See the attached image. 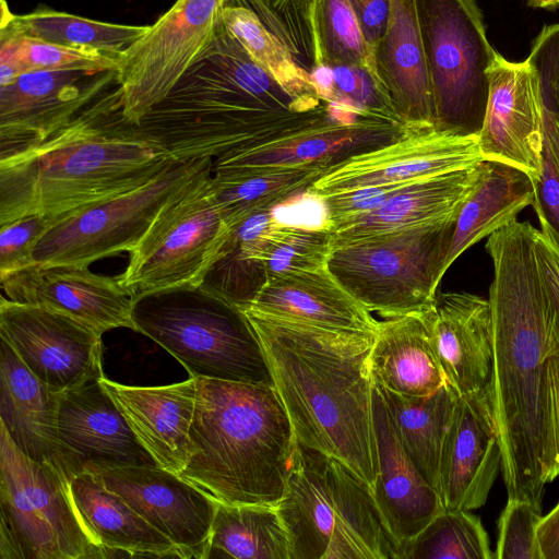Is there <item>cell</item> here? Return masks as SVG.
I'll list each match as a JSON object with an SVG mask.
<instances>
[{
  "instance_id": "obj_41",
  "label": "cell",
  "mask_w": 559,
  "mask_h": 559,
  "mask_svg": "<svg viewBox=\"0 0 559 559\" xmlns=\"http://www.w3.org/2000/svg\"><path fill=\"white\" fill-rule=\"evenodd\" d=\"M311 26L314 68L362 64L372 69L371 49L347 0H314Z\"/></svg>"
},
{
  "instance_id": "obj_38",
  "label": "cell",
  "mask_w": 559,
  "mask_h": 559,
  "mask_svg": "<svg viewBox=\"0 0 559 559\" xmlns=\"http://www.w3.org/2000/svg\"><path fill=\"white\" fill-rule=\"evenodd\" d=\"M122 58L0 31V86L29 72L118 69Z\"/></svg>"
},
{
  "instance_id": "obj_19",
  "label": "cell",
  "mask_w": 559,
  "mask_h": 559,
  "mask_svg": "<svg viewBox=\"0 0 559 559\" xmlns=\"http://www.w3.org/2000/svg\"><path fill=\"white\" fill-rule=\"evenodd\" d=\"M102 377L59 394L58 436L68 480L84 472L157 465L102 384Z\"/></svg>"
},
{
  "instance_id": "obj_8",
  "label": "cell",
  "mask_w": 559,
  "mask_h": 559,
  "mask_svg": "<svg viewBox=\"0 0 559 559\" xmlns=\"http://www.w3.org/2000/svg\"><path fill=\"white\" fill-rule=\"evenodd\" d=\"M457 213L334 245L326 267L370 312L385 319L426 312L445 273Z\"/></svg>"
},
{
  "instance_id": "obj_50",
  "label": "cell",
  "mask_w": 559,
  "mask_h": 559,
  "mask_svg": "<svg viewBox=\"0 0 559 559\" xmlns=\"http://www.w3.org/2000/svg\"><path fill=\"white\" fill-rule=\"evenodd\" d=\"M537 540L542 559H559V503L537 526Z\"/></svg>"
},
{
  "instance_id": "obj_45",
  "label": "cell",
  "mask_w": 559,
  "mask_h": 559,
  "mask_svg": "<svg viewBox=\"0 0 559 559\" xmlns=\"http://www.w3.org/2000/svg\"><path fill=\"white\" fill-rule=\"evenodd\" d=\"M50 225L43 215H28L0 226V281L34 265V248Z\"/></svg>"
},
{
  "instance_id": "obj_31",
  "label": "cell",
  "mask_w": 559,
  "mask_h": 559,
  "mask_svg": "<svg viewBox=\"0 0 559 559\" xmlns=\"http://www.w3.org/2000/svg\"><path fill=\"white\" fill-rule=\"evenodd\" d=\"M69 490L80 520L105 557L110 551L131 557H180L166 536L107 489L96 474H78L69 480Z\"/></svg>"
},
{
  "instance_id": "obj_49",
  "label": "cell",
  "mask_w": 559,
  "mask_h": 559,
  "mask_svg": "<svg viewBox=\"0 0 559 559\" xmlns=\"http://www.w3.org/2000/svg\"><path fill=\"white\" fill-rule=\"evenodd\" d=\"M358 21L362 36L370 47L383 36L388 27L391 0H347Z\"/></svg>"
},
{
  "instance_id": "obj_47",
  "label": "cell",
  "mask_w": 559,
  "mask_h": 559,
  "mask_svg": "<svg viewBox=\"0 0 559 559\" xmlns=\"http://www.w3.org/2000/svg\"><path fill=\"white\" fill-rule=\"evenodd\" d=\"M534 249L547 320V358L559 356V247L535 229Z\"/></svg>"
},
{
  "instance_id": "obj_14",
  "label": "cell",
  "mask_w": 559,
  "mask_h": 559,
  "mask_svg": "<svg viewBox=\"0 0 559 559\" xmlns=\"http://www.w3.org/2000/svg\"><path fill=\"white\" fill-rule=\"evenodd\" d=\"M484 160L475 135L413 129L396 140L326 168L308 188L320 199L371 186L408 185L475 166Z\"/></svg>"
},
{
  "instance_id": "obj_44",
  "label": "cell",
  "mask_w": 559,
  "mask_h": 559,
  "mask_svg": "<svg viewBox=\"0 0 559 559\" xmlns=\"http://www.w3.org/2000/svg\"><path fill=\"white\" fill-rule=\"evenodd\" d=\"M542 516V508L532 502L508 499L499 518L495 558L542 559L537 540V526Z\"/></svg>"
},
{
  "instance_id": "obj_52",
  "label": "cell",
  "mask_w": 559,
  "mask_h": 559,
  "mask_svg": "<svg viewBox=\"0 0 559 559\" xmlns=\"http://www.w3.org/2000/svg\"><path fill=\"white\" fill-rule=\"evenodd\" d=\"M546 134L552 154L559 165V119L548 114H546Z\"/></svg>"
},
{
  "instance_id": "obj_3",
  "label": "cell",
  "mask_w": 559,
  "mask_h": 559,
  "mask_svg": "<svg viewBox=\"0 0 559 559\" xmlns=\"http://www.w3.org/2000/svg\"><path fill=\"white\" fill-rule=\"evenodd\" d=\"M241 310L260 341L296 440L340 460L372 487L374 333Z\"/></svg>"
},
{
  "instance_id": "obj_11",
  "label": "cell",
  "mask_w": 559,
  "mask_h": 559,
  "mask_svg": "<svg viewBox=\"0 0 559 559\" xmlns=\"http://www.w3.org/2000/svg\"><path fill=\"white\" fill-rule=\"evenodd\" d=\"M212 166L160 211L128 252L127 267L117 278L133 298L166 288L199 286L221 255L234 227L215 200Z\"/></svg>"
},
{
  "instance_id": "obj_25",
  "label": "cell",
  "mask_w": 559,
  "mask_h": 559,
  "mask_svg": "<svg viewBox=\"0 0 559 559\" xmlns=\"http://www.w3.org/2000/svg\"><path fill=\"white\" fill-rule=\"evenodd\" d=\"M372 71L396 118L433 128L435 110L415 0H391L383 36L371 48Z\"/></svg>"
},
{
  "instance_id": "obj_12",
  "label": "cell",
  "mask_w": 559,
  "mask_h": 559,
  "mask_svg": "<svg viewBox=\"0 0 559 559\" xmlns=\"http://www.w3.org/2000/svg\"><path fill=\"white\" fill-rule=\"evenodd\" d=\"M213 160H175L147 183L61 217L36 243L34 265L88 266L97 260L130 252L160 211Z\"/></svg>"
},
{
  "instance_id": "obj_32",
  "label": "cell",
  "mask_w": 559,
  "mask_h": 559,
  "mask_svg": "<svg viewBox=\"0 0 559 559\" xmlns=\"http://www.w3.org/2000/svg\"><path fill=\"white\" fill-rule=\"evenodd\" d=\"M534 202L531 177L498 160L484 159L480 178L459 210L445 272L469 247L516 219Z\"/></svg>"
},
{
  "instance_id": "obj_36",
  "label": "cell",
  "mask_w": 559,
  "mask_h": 559,
  "mask_svg": "<svg viewBox=\"0 0 559 559\" xmlns=\"http://www.w3.org/2000/svg\"><path fill=\"white\" fill-rule=\"evenodd\" d=\"M150 26L99 22L48 8L15 15L2 0L0 31L35 37L51 44L124 56Z\"/></svg>"
},
{
  "instance_id": "obj_26",
  "label": "cell",
  "mask_w": 559,
  "mask_h": 559,
  "mask_svg": "<svg viewBox=\"0 0 559 559\" xmlns=\"http://www.w3.org/2000/svg\"><path fill=\"white\" fill-rule=\"evenodd\" d=\"M100 381L156 464L179 475L192 452L190 427L195 406V378L147 388L122 385L104 377Z\"/></svg>"
},
{
  "instance_id": "obj_40",
  "label": "cell",
  "mask_w": 559,
  "mask_h": 559,
  "mask_svg": "<svg viewBox=\"0 0 559 559\" xmlns=\"http://www.w3.org/2000/svg\"><path fill=\"white\" fill-rule=\"evenodd\" d=\"M219 20L248 53L276 79L293 87L319 90L289 49L240 0H224Z\"/></svg>"
},
{
  "instance_id": "obj_43",
  "label": "cell",
  "mask_w": 559,
  "mask_h": 559,
  "mask_svg": "<svg viewBox=\"0 0 559 559\" xmlns=\"http://www.w3.org/2000/svg\"><path fill=\"white\" fill-rule=\"evenodd\" d=\"M289 49L310 75L316 64L311 26L314 0H240Z\"/></svg>"
},
{
  "instance_id": "obj_29",
  "label": "cell",
  "mask_w": 559,
  "mask_h": 559,
  "mask_svg": "<svg viewBox=\"0 0 559 559\" xmlns=\"http://www.w3.org/2000/svg\"><path fill=\"white\" fill-rule=\"evenodd\" d=\"M481 163L402 187L377 209L332 228L333 246L435 222L456 213L476 187Z\"/></svg>"
},
{
  "instance_id": "obj_22",
  "label": "cell",
  "mask_w": 559,
  "mask_h": 559,
  "mask_svg": "<svg viewBox=\"0 0 559 559\" xmlns=\"http://www.w3.org/2000/svg\"><path fill=\"white\" fill-rule=\"evenodd\" d=\"M0 283L8 299L67 314L102 334L133 329L132 295L117 277L96 274L88 266L33 265Z\"/></svg>"
},
{
  "instance_id": "obj_18",
  "label": "cell",
  "mask_w": 559,
  "mask_h": 559,
  "mask_svg": "<svg viewBox=\"0 0 559 559\" xmlns=\"http://www.w3.org/2000/svg\"><path fill=\"white\" fill-rule=\"evenodd\" d=\"M178 549L180 558L206 559L218 502L189 480L157 465L96 474Z\"/></svg>"
},
{
  "instance_id": "obj_28",
  "label": "cell",
  "mask_w": 559,
  "mask_h": 559,
  "mask_svg": "<svg viewBox=\"0 0 559 559\" xmlns=\"http://www.w3.org/2000/svg\"><path fill=\"white\" fill-rule=\"evenodd\" d=\"M246 308L340 330L374 333L379 323L338 284L326 266L267 278Z\"/></svg>"
},
{
  "instance_id": "obj_24",
  "label": "cell",
  "mask_w": 559,
  "mask_h": 559,
  "mask_svg": "<svg viewBox=\"0 0 559 559\" xmlns=\"http://www.w3.org/2000/svg\"><path fill=\"white\" fill-rule=\"evenodd\" d=\"M425 314L447 383L457 396L491 385L493 328L489 299L469 293L441 294Z\"/></svg>"
},
{
  "instance_id": "obj_27",
  "label": "cell",
  "mask_w": 559,
  "mask_h": 559,
  "mask_svg": "<svg viewBox=\"0 0 559 559\" xmlns=\"http://www.w3.org/2000/svg\"><path fill=\"white\" fill-rule=\"evenodd\" d=\"M58 404L59 394L46 386L1 338V426L23 453L53 465L64 475L57 425Z\"/></svg>"
},
{
  "instance_id": "obj_46",
  "label": "cell",
  "mask_w": 559,
  "mask_h": 559,
  "mask_svg": "<svg viewBox=\"0 0 559 559\" xmlns=\"http://www.w3.org/2000/svg\"><path fill=\"white\" fill-rule=\"evenodd\" d=\"M526 60L535 74L545 112L559 119V23L540 31Z\"/></svg>"
},
{
  "instance_id": "obj_15",
  "label": "cell",
  "mask_w": 559,
  "mask_h": 559,
  "mask_svg": "<svg viewBox=\"0 0 559 559\" xmlns=\"http://www.w3.org/2000/svg\"><path fill=\"white\" fill-rule=\"evenodd\" d=\"M100 336L67 314L1 297L0 337L55 393L102 376Z\"/></svg>"
},
{
  "instance_id": "obj_21",
  "label": "cell",
  "mask_w": 559,
  "mask_h": 559,
  "mask_svg": "<svg viewBox=\"0 0 559 559\" xmlns=\"http://www.w3.org/2000/svg\"><path fill=\"white\" fill-rule=\"evenodd\" d=\"M492 384L459 396L442 445L437 491L447 510L481 508L501 467Z\"/></svg>"
},
{
  "instance_id": "obj_33",
  "label": "cell",
  "mask_w": 559,
  "mask_h": 559,
  "mask_svg": "<svg viewBox=\"0 0 559 559\" xmlns=\"http://www.w3.org/2000/svg\"><path fill=\"white\" fill-rule=\"evenodd\" d=\"M374 383L384 397L408 457L437 490L442 445L457 394L449 384L426 396H409L389 391L376 381Z\"/></svg>"
},
{
  "instance_id": "obj_13",
  "label": "cell",
  "mask_w": 559,
  "mask_h": 559,
  "mask_svg": "<svg viewBox=\"0 0 559 559\" xmlns=\"http://www.w3.org/2000/svg\"><path fill=\"white\" fill-rule=\"evenodd\" d=\"M224 0H177L124 53L118 67L123 115L139 124L212 38Z\"/></svg>"
},
{
  "instance_id": "obj_30",
  "label": "cell",
  "mask_w": 559,
  "mask_h": 559,
  "mask_svg": "<svg viewBox=\"0 0 559 559\" xmlns=\"http://www.w3.org/2000/svg\"><path fill=\"white\" fill-rule=\"evenodd\" d=\"M371 372L384 389L409 396H426L448 384L425 312L379 321Z\"/></svg>"
},
{
  "instance_id": "obj_53",
  "label": "cell",
  "mask_w": 559,
  "mask_h": 559,
  "mask_svg": "<svg viewBox=\"0 0 559 559\" xmlns=\"http://www.w3.org/2000/svg\"><path fill=\"white\" fill-rule=\"evenodd\" d=\"M532 8L552 9L559 7V0H526Z\"/></svg>"
},
{
  "instance_id": "obj_4",
  "label": "cell",
  "mask_w": 559,
  "mask_h": 559,
  "mask_svg": "<svg viewBox=\"0 0 559 559\" xmlns=\"http://www.w3.org/2000/svg\"><path fill=\"white\" fill-rule=\"evenodd\" d=\"M176 159L126 118L118 84L47 139L0 153V226L51 224L136 189Z\"/></svg>"
},
{
  "instance_id": "obj_2",
  "label": "cell",
  "mask_w": 559,
  "mask_h": 559,
  "mask_svg": "<svg viewBox=\"0 0 559 559\" xmlns=\"http://www.w3.org/2000/svg\"><path fill=\"white\" fill-rule=\"evenodd\" d=\"M338 108L317 88L276 79L218 19L203 51L139 126L176 160L215 159L325 119Z\"/></svg>"
},
{
  "instance_id": "obj_16",
  "label": "cell",
  "mask_w": 559,
  "mask_h": 559,
  "mask_svg": "<svg viewBox=\"0 0 559 559\" xmlns=\"http://www.w3.org/2000/svg\"><path fill=\"white\" fill-rule=\"evenodd\" d=\"M413 130L399 121L341 107L325 119L235 148L213 160L212 171L280 166L329 168L388 144Z\"/></svg>"
},
{
  "instance_id": "obj_10",
  "label": "cell",
  "mask_w": 559,
  "mask_h": 559,
  "mask_svg": "<svg viewBox=\"0 0 559 559\" xmlns=\"http://www.w3.org/2000/svg\"><path fill=\"white\" fill-rule=\"evenodd\" d=\"M432 94L433 129L477 136L498 52L475 0H415Z\"/></svg>"
},
{
  "instance_id": "obj_5",
  "label": "cell",
  "mask_w": 559,
  "mask_h": 559,
  "mask_svg": "<svg viewBox=\"0 0 559 559\" xmlns=\"http://www.w3.org/2000/svg\"><path fill=\"white\" fill-rule=\"evenodd\" d=\"M195 382L192 452L179 476L221 503L277 504L296 437L275 386Z\"/></svg>"
},
{
  "instance_id": "obj_42",
  "label": "cell",
  "mask_w": 559,
  "mask_h": 559,
  "mask_svg": "<svg viewBox=\"0 0 559 559\" xmlns=\"http://www.w3.org/2000/svg\"><path fill=\"white\" fill-rule=\"evenodd\" d=\"M311 78L322 96L332 104L357 114L401 122L371 68L362 64L317 67Z\"/></svg>"
},
{
  "instance_id": "obj_48",
  "label": "cell",
  "mask_w": 559,
  "mask_h": 559,
  "mask_svg": "<svg viewBox=\"0 0 559 559\" xmlns=\"http://www.w3.org/2000/svg\"><path fill=\"white\" fill-rule=\"evenodd\" d=\"M532 181L533 206L540 223V231L559 247V165L548 139L540 171Z\"/></svg>"
},
{
  "instance_id": "obj_9",
  "label": "cell",
  "mask_w": 559,
  "mask_h": 559,
  "mask_svg": "<svg viewBox=\"0 0 559 559\" xmlns=\"http://www.w3.org/2000/svg\"><path fill=\"white\" fill-rule=\"evenodd\" d=\"M0 559L104 558L72 502L68 478L23 453L0 428Z\"/></svg>"
},
{
  "instance_id": "obj_34",
  "label": "cell",
  "mask_w": 559,
  "mask_h": 559,
  "mask_svg": "<svg viewBox=\"0 0 559 559\" xmlns=\"http://www.w3.org/2000/svg\"><path fill=\"white\" fill-rule=\"evenodd\" d=\"M324 170L320 166L217 170L212 171L211 187L226 221L235 228L252 214L307 192Z\"/></svg>"
},
{
  "instance_id": "obj_37",
  "label": "cell",
  "mask_w": 559,
  "mask_h": 559,
  "mask_svg": "<svg viewBox=\"0 0 559 559\" xmlns=\"http://www.w3.org/2000/svg\"><path fill=\"white\" fill-rule=\"evenodd\" d=\"M209 558L290 559L289 537L277 506L218 502Z\"/></svg>"
},
{
  "instance_id": "obj_39",
  "label": "cell",
  "mask_w": 559,
  "mask_h": 559,
  "mask_svg": "<svg viewBox=\"0 0 559 559\" xmlns=\"http://www.w3.org/2000/svg\"><path fill=\"white\" fill-rule=\"evenodd\" d=\"M493 559L480 520L466 510L437 514L400 550L399 559Z\"/></svg>"
},
{
  "instance_id": "obj_7",
  "label": "cell",
  "mask_w": 559,
  "mask_h": 559,
  "mask_svg": "<svg viewBox=\"0 0 559 559\" xmlns=\"http://www.w3.org/2000/svg\"><path fill=\"white\" fill-rule=\"evenodd\" d=\"M133 330L177 358L193 378L273 384L246 313L203 285L135 296Z\"/></svg>"
},
{
  "instance_id": "obj_20",
  "label": "cell",
  "mask_w": 559,
  "mask_h": 559,
  "mask_svg": "<svg viewBox=\"0 0 559 559\" xmlns=\"http://www.w3.org/2000/svg\"><path fill=\"white\" fill-rule=\"evenodd\" d=\"M488 76L486 112L477 135L480 153L484 159L512 165L534 179L547 142L535 74L526 59L513 62L498 52Z\"/></svg>"
},
{
  "instance_id": "obj_6",
  "label": "cell",
  "mask_w": 559,
  "mask_h": 559,
  "mask_svg": "<svg viewBox=\"0 0 559 559\" xmlns=\"http://www.w3.org/2000/svg\"><path fill=\"white\" fill-rule=\"evenodd\" d=\"M276 506L290 559H399L371 487L340 460L297 440Z\"/></svg>"
},
{
  "instance_id": "obj_17",
  "label": "cell",
  "mask_w": 559,
  "mask_h": 559,
  "mask_svg": "<svg viewBox=\"0 0 559 559\" xmlns=\"http://www.w3.org/2000/svg\"><path fill=\"white\" fill-rule=\"evenodd\" d=\"M118 84V69L37 71L0 86V153L47 139Z\"/></svg>"
},
{
  "instance_id": "obj_1",
  "label": "cell",
  "mask_w": 559,
  "mask_h": 559,
  "mask_svg": "<svg viewBox=\"0 0 559 559\" xmlns=\"http://www.w3.org/2000/svg\"><path fill=\"white\" fill-rule=\"evenodd\" d=\"M533 227L513 221L486 242L493 328V403L508 499L542 508L556 478L547 373V320Z\"/></svg>"
},
{
  "instance_id": "obj_35",
  "label": "cell",
  "mask_w": 559,
  "mask_h": 559,
  "mask_svg": "<svg viewBox=\"0 0 559 559\" xmlns=\"http://www.w3.org/2000/svg\"><path fill=\"white\" fill-rule=\"evenodd\" d=\"M248 250L262 263L267 278L325 267L333 249V231L324 224L284 223L278 216L250 217L243 225Z\"/></svg>"
},
{
  "instance_id": "obj_23",
  "label": "cell",
  "mask_w": 559,
  "mask_h": 559,
  "mask_svg": "<svg viewBox=\"0 0 559 559\" xmlns=\"http://www.w3.org/2000/svg\"><path fill=\"white\" fill-rule=\"evenodd\" d=\"M377 474L371 487L382 520L399 547L444 510L438 491L404 450L379 386L373 381Z\"/></svg>"
},
{
  "instance_id": "obj_51",
  "label": "cell",
  "mask_w": 559,
  "mask_h": 559,
  "mask_svg": "<svg viewBox=\"0 0 559 559\" xmlns=\"http://www.w3.org/2000/svg\"><path fill=\"white\" fill-rule=\"evenodd\" d=\"M547 373L550 396L551 426L556 454V478L559 476V356L549 357Z\"/></svg>"
}]
</instances>
